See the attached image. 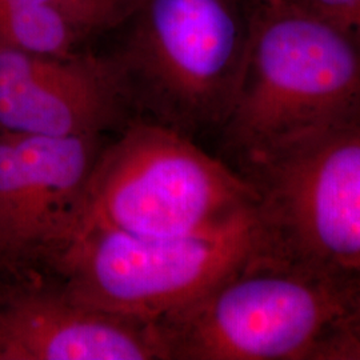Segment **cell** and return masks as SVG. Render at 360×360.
Returning a JSON list of instances; mask_svg holds the SVG:
<instances>
[{
    "label": "cell",
    "instance_id": "10",
    "mask_svg": "<svg viewBox=\"0 0 360 360\" xmlns=\"http://www.w3.org/2000/svg\"><path fill=\"white\" fill-rule=\"evenodd\" d=\"M87 31L59 10L27 3L0 1V47L19 51L68 56Z\"/></svg>",
    "mask_w": 360,
    "mask_h": 360
},
{
    "label": "cell",
    "instance_id": "14",
    "mask_svg": "<svg viewBox=\"0 0 360 360\" xmlns=\"http://www.w3.org/2000/svg\"><path fill=\"white\" fill-rule=\"evenodd\" d=\"M1 3H27V4H40L49 6L59 10L74 20L77 26L82 27L87 32L101 31V27L77 0H0Z\"/></svg>",
    "mask_w": 360,
    "mask_h": 360
},
{
    "label": "cell",
    "instance_id": "2",
    "mask_svg": "<svg viewBox=\"0 0 360 360\" xmlns=\"http://www.w3.org/2000/svg\"><path fill=\"white\" fill-rule=\"evenodd\" d=\"M260 248L257 205L218 226L180 236L83 226L49 272L80 303L155 323L208 294Z\"/></svg>",
    "mask_w": 360,
    "mask_h": 360
},
{
    "label": "cell",
    "instance_id": "12",
    "mask_svg": "<svg viewBox=\"0 0 360 360\" xmlns=\"http://www.w3.org/2000/svg\"><path fill=\"white\" fill-rule=\"evenodd\" d=\"M297 3L360 39V0H299Z\"/></svg>",
    "mask_w": 360,
    "mask_h": 360
},
{
    "label": "cell",
    "instance_id": "8",
    "mask_svg": "<svg viewBox=\"0 0 360 360\" xmlns=\"http://www.w3.org/2000/svg\"><path fill=\"white\" fill-rule=\"evenodd\" d=\"M132 95L117 58L0 47V134L102 136Z\"/></svg>",
    "mask_w": 360,
    "mask_h": 360
},
{
    "label": "cell",
    "instance_id": "5",
    "mask_svg": "<svg viewBox=\"0 0 360 360\" xmlns=\"http://www.w3.org/2000/svg\"><path fill=\"white\" fill-rule=\"evenodd\" d=\"M238 169L259 195L263 255L360 284V123L309 135Z\"/></svg>",
    "mask_w": 360,
    "mask_h": 360
},
{
    "label": "cell",
    "instance_id": "3",
    "mask_svg": "<svg viewBox=\"0 0 360 360\" xmlns=\"http://www.w3.org/2000/svg\"><path fill=\"white\" fill-rule=\"evenodd\" d=\"M257 202L245 174L202 150L188 134L159 120H138L98 156L83 226L180 236L218 226Z\"/></svg>",
    "mask_w": 360,
    "mask_h": 360
},
{
    "label": "cell",
    "instance_id": "13",
    "mask_svg": "<svg viewBox=\"0 0 360 360\" xmlns=\"http://www.w3.org/2000/svg\"><path fill=\"white\" fill-rule=\"evenodd\" d=\"M94 16L101 30L131 18L142 0H77Z\"/></svg>",
    "mask_w": 360,
    "mask_h": 360
},
{
    "label": "cell",
    "instance_id": "7",
    "mask_svg": "<svg viewBox=\"0 0 360 360\" xmlns=\"http://www.w3.org/2000/svg\"><path fill=\"white\" fill-rule=\"evenodd\" d=\"M102 136L0 134V276L47 274L84 221ZM1 282V281H0Z\"/></svg>",
    "mask_w": 360,
    "mask_h": 360
},
{
    "label": "cell",
    "instance_id": "4",
    "mask_svg": "<svg viewBox=\"0 0 360 360\" xmlns=\"http://www.w3.org/2000/svg\"><path fill=\"white\" fill-rule=\"evenodd\" d=\"M358 285L259 252L154 324L166 360H311Z\"/></svg>",
    "mask_w": 360,
    "mask_h": 360
},
{
    "label": "cell",
    "instance_id": "11",
    "mask_svg": "<svg viewBox=\"0 0 360 360\" xmlns=\"http://www.w3.org/2000/svg\"><path fill=\"white\" fill-rule=\"evenodd\" d=\"M311 360H360V284Z\"/></svg>",
    "mask_w": 360,
    "mask_h": 360
},
{
    "label": "cell",
    "instance_id": "6",
    "mask_svg": "<svg viewBox=\"0 0 360 360\" xmlns=\"http://www.w3.org/2000/svg\"><path fill=\"white\" fill-rule=\"evenodd\" d=\"M116 56L132 99L191 134L221 126L245 74L251 26L232 0H142ZM131 16V18H132Z\"/></svg>",
    "mask_w": 360,
    "mask_h": 360
},
{
    "label": "cell",
    "instance_id": "15",
    "mask_svg": "<svg viewBox=\"0 0 360 360\" xmlns=\"http://www.w3.org/2000/svg\"><path fill=\"white\" fill-rule=\"evenodd\" d=\"M299 0H264L266 6H279L284 3H297Z\"/></svg>",
    "mask_w": 360,
    "mask_h": 360
},
{
    "label": "cell",
    "instance_id": "1",
    "mask_svg": "<svg viewBox=\"0 0 360 360\" xmlns=\"http://www.w3.org/2000/svg\"><path fill=\"white\" fill-rule=\"evenodd\" d=\"M354 123H360V39L300 3L266 6L251 25L243 79L221 127L238 167Z\"/></svg>",
    "mask_w": 360,
    "mask_h": 360
},
{
    "label": "cell",
    "instance_id": "9",
    "mask_svg": "<svg viewBox=\"0 0 360 360\" xmlns=\"http://www.w3.org/2000/svg\"><path fill=\"white\" fill-rule=\"evenodd\" d=\"M0 360H166L154 323L94 309L44 275L0 282Z\"/></svg>",
    "mask_w": 360,
    "mask_h": 360
}]
</instances>
